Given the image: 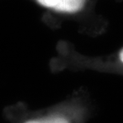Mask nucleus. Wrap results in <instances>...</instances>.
<instances>
[{
  "label": "nucleus",
  "instance_id": "f257e3e1",
  "mask_svg": "<svg viewBox=\"0 0 123 123\" xmlns=\"http://www.w3.org/2000/svg\"><path fill=\"white\" fill-rule=\"evenodd\" d=\"M94 112L93 98L82 87L62 104L46 113L37 114L23 123H87Z\"/></svg>",
  "mask_w": 123,
  "mask_h": 123
},
{
  "label": "nucleus",
  "instance_id": "f03ea898",
  "mask_svg": "<svg viewBox=\"0 0 123 123\" xmlns=\"http://www.w3.org/2000/svg\"><path fill=\"white\" fill-rule=\"evenodd\" d=\"M70 58L75 70L123 75V46L109 55L98 56H88L73 51Z\"/></svg>",
  "mask_w": 123,
  "mask_h": 123
},
{
  "label": "nucleus",
  "instance_id": "7ed1b4c3",
  "mask_svg": "<svg viewBox=\"0 0 123 123\" xmlns=\"http://www.w3.org/2000/svg\"><path fill=\"white\" fill-rule=\"evenodd\" d=\"M46 8L64 13H78L91 6L93 0H36Z\"/></svg>",
  "mask_w": 123,
  "mask_h": 123
}]
</instances>
